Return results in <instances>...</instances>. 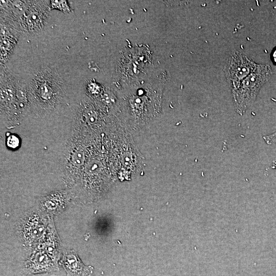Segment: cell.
<instances>
[{
  "label": "cell",
  "mask_w": 276,
  "mask_h": 276,
  "mask_svg": "<svg viewBox=\"0 0 276 276\" xmlns=\"http://www.w3.org/2000/svg\"><path fill=\"white\" fill-rule=\"evenodd\" d=\"M31 106L38 116L46 114L60 102L63 95L60 77L50 68L37 73L29 87Z\"/></svg>",
  "instance_id": "1"
},
{
  "label": "cell",
  "mask_w": 276,
  "mask_h": 276,
  "mask_svg": "<svg viewBox=\"0 0 276 276\" xmlns=\"http://www.w3.org/2000/svg\"><path fill=\"white\" fill-rule=\"evenodd\" d=\"M272 74L268 64H258L256 68L232 92L236 111L242 116L254 102L261 87L268 81Z\"/></svg>",
  "instance_id": "2"
},
{
  "label": "cell",
  "mask_w": 276,
  "mask_h": 276,
  "mask_svg": "<svg viewBox=\"0 0 276 276\" xmlns=\"http://www.w3.org/2000/svg\"><path fill=\"white\" fill-rule=\"evenodd\" d=\"M1 80V124L7 128L18 126L21 120L16 104L17 81L8 74Z\"/></svg>",
  "instance_id": "3"
},
{
  "label": "cell",
  "mask_w": 276,
  "mask_h": 276,
  "mask_svg": "<svg viewBox=\"0 0 276 276\" xmlns=\"http://www.w3.org/2000/svg\"><path fill=\"white\" fill-rule=\"evenodd\" d=\"M258 63L244 54L232 52L226 60L223 71L232 93L235 91L242 81L256 68Z\"/></svg>",
  "instance_id": "4"
},
{
  "label": "cell",
  "mask_w": 276,
  "mask_h": 276,
  "mask_svg": "<svg viewBox=\"0 0 276 276\" xmlns=\"http://www.w3.org/2000/svg\"><path fill=\"white\" fill-rule=\"evenodd\" d=\"M43 2L31 1L21 25L30 33L39 32L47 21L49 10Z\"/></svg>",
  "instance_id": "5"
},
{
  "label": "cell",
  "mask_w": 276,
  "mask_h": 276,
  "mask_svg": "<svg viewBox=\"0 0 276 276\" xmlns=\"http://www.w3.org/2000/svg\"><path fill=\"white\" fill-rule=\"evenodd\" d=\"M67 148L63 167L67 173L76 174L84 167L87 157V149L84 142L80 138L73 140Z\"/></svg>",
  "instance_id": "6"
},
{
  "label": "cell",
  "mask_w": 276,
  "mask_h": 276,
  "mask_svg": "<svg viewBox=\"0 0 276 276\" xmlns=\"http://www.w3.org/2000/svg\"><path fill=\"white\" fill-rule=\"evenodd\" d=\"M4 24L1 21V63L4 64L11 54L17 41L18 33L14 32L16 29L13 24H9L7 21Z\"/></svg>",
  "instance_id": "7"
},
{
  "label": "cell",
  "mask_w": 276,
  "mask_h": 276,
  "mask_svg": "<svg viewBox=\"0 0 276 276\" xmlns=\"http://www.w3.org/2000/svg\"><path fill=\"white\" fill-rule=\"evenodd\" d=\"M61 264L70 276H88L93 272V267L84 265L73 251L64 254Z\"/></svg>",
  "instance_id": "8"
},
{
  "label": "cell",
  "mask_w": 276,
  "mask_h": 276,
  "mask_svg": "<svg viewBox=\"0 0 276 276\" xmlns=\"http://www.w3.org/2000/svg\"><path fill=\"white\" fill-rule=\"evenodd\" d=\"M16 104L21 119L25 117L31 108L29 88L22 81H17Z\"/></svg>",
  "instance_id": "9"
},
{
  "label": "cell",
  "mask_w": 276,
  "mask_h": 276,
  "mask_svg": "<svg viewBox=\"0 0 276 276\" xmlns=\"http://www.w3.org/2000/svg\"><path fill=\"white\" fill-rule=\"evenodd\" d=\"M6 144L9 149L15 150L19 147L20 141L16 135L9 134L6 140Z\"/></svg>",
  "instance_id": "10"
},
{
  "label": "cell",
  "mask_w": 276,
  "mask_h": 276,
  "mask_svg": "<svg viewBox=\"0 0 276 276\" xmlns=\"http://www.w3.org/2000/svg\"><path fill=\"white\" fill-rule=\"evenodd\" d=\"M51 8L58 9L63 12H69L71 11L70 8L66 1H51Z\"/></svg>",
  "instance_id": "11"
},
{
  "label": "cell",
  "mask_w": 276,
  "mask_h": 276,
  "mask_svg": "<svg viewBox=\"0 0 276 276\" xmlns=\"http://www.w3.org/2000/svg\"><path fill=\"white\" fill-rule=\"evenodd\" d=\"M263 139L267 145H271L276 143V131L270 134L263 136Z\"/></svg>",
  "instance_id": "12"
},
{
  "label": "cell",
  "mask_w": 276,
  "mask_h": 276,
  "mask_svg": "<svg viewBox=\"0 0 276 276\" xmlns=\"http://www.w3.org/2000/svg\"><path fill=\"white\" fill-rule=\"evenodd\" d=\"M270 58L272 63L276 66V46L272 50L270 55Z\"/></svg>",
  "instance_id": "13"
}]
</instances>
